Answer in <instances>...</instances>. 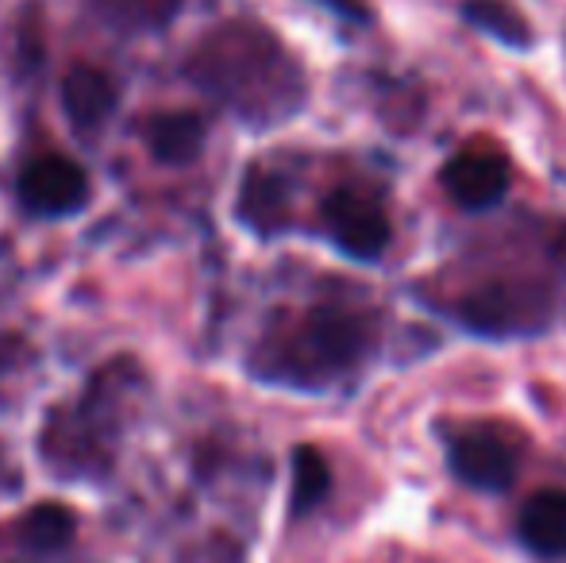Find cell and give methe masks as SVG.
Returning <instances> with one entry per match:
<instances>
[{"label":"cell","mask_w":566,"mask_h":563,"mask_svg":"<svg viewBox=\"0 0 566 563\" xmlns=\"http://www.w3.org/2000/svg\"><path fill=\"white\" fill-rule=\"evenodd\" d=\"M454 267H443L417 298L459 332L493 344L539 340L566 313V220L501 225Z\"/></svg>","instance_id":"6da1fadb"},{"label":"cell","mask_w":566,"mask_h":563,"mask_svg":"<svg viewBox=\"0 0 566 563\" xmlns=\"http://www.w3.org/2000/svg\"><path fill=\"white\" fill-rule=\"evenodd\" d=\"M386 347V309L366 285H339L297 309H277L247 352V375L262 386L332 394L355 386Z\"/></svg>","instance_id":"7a4b0ae2"},{"label":"cell","mask_w":566,"mask_h":563,"mask_svg":"<svg viewBox=\"0 0 566 563\" xmlns=\"http://www.w3.org/2000/svg\"><path fill=\"white\" fill-rule=\"evenodd\" d=\"M186 77L251 128H277L308 101L301 59L274 31L251 20H228L197 39Z\"/></svg>","instance_id":"3957f363"},{"label":"cell","mask_w":566,"mask_h":563,"mask_svg":"<svg viewBox=\"0 0 566 563\" xmlns=\"http://www.w3.org/2000/svg\"><path fill=\"white\" fill-rule=\"evenodd\" d=\"M139 386V367L132 359H113L101 375L90 378L82 398L54 406L39 432L43 463L59 479H105L116 463L132 394Z\"/></svg>","instance_id":"277c9868"},{"label":"cell","mask_w":566,"mask_h":563,"mask_svg":"<svg viewBox=\"0 0 566 563\" xmlns=\"http://www.w3.org/2000/svg\"><path fill=\"white\" fill-rule=\"evenodd\" d=\"M321 236L355 263H378L394 243V220H389L381 189L366 181H343L321 197Z\"/></svg>","instance_id":"5b68a950"},{"label":"cell","mask_w":566,"mask_h":563,"mask_svg":"<svg viewBox=\"0 0 566 563\" xmlns=\"http://www.w3.org/2000/svg\"><path fill=\"white\" fill-rule=\"evenodd\" d=\"M443 459L454 482L478 494H505L521 471V444L497 425H454L443 432Z\"/></svg>","instance_id":"8992f818"},{"label":"cell","mask_w":566,"mask_h":563,"mask_svg":"<svg viewBox=\"0 0 566 563\" xmlns=\"http://www.w3.org/2000/svg\"><path fill=\"white\" fill-rule=\"evenodd\" d=\"M509 181H513L509 158L501 155L493 143H467L462 150H454L440 170L443 194H448L462 212L497 209L509 194Z\"/></svg>","instance_id":"52a82bcc"},{"label":"cell","mask_w":566,"mask_h":563,"mask_svg":"<svg viewBox=\"0 0 566 563\" xmlns=\"http://www.w3.org/2000/svg\"><path fill=\"white\" fill-rule=\"evenodd\" d=\"M15 194H20V205L31 217L62 220L90 205V178H85V170L74 158L39 155L20 170Z\"/></svg>","instance_id":"ba28073f"},{"label":"cell","mask_w":566,"mask_h":563,"mask_svg":"<svg viewBox=\"0 0 566 563\" xmlns=\"http://www.w3.org/2000/svg\"><path fill=\"white\" fill-rule=\"evenodd\" d=\"M235 217L243 220L247 232L254 236H282L293 225V197L290 181L282 170L266 163H254L239 181L235 197Z\"/></svg>","instance_id":"9c48e42d"},{"label":"cell","mask_w":566,"mask_h":563,"mask_svg":"<svg viewBox=\"0 0 566 563\" xmlns=\"http://www.w3.org/2000/svg\"><path fill=\"white\" fill-rule=\"evenodd\" d=\"M513 536L532 560L563 563L566 560V490L547 487L536 490L516 513Z\"/></svg>","instance_id":"30bf717a"},{"label":"cell","mask_w":566,"mask_h":563,"mask_svg":"<svg viewBox=\"0 0 566 563\" xmlns=\"http://www.w3.org/2000/svg\"><path fill=\"white\" fill-rule=\"evenodd\" d=\"M119 105L116 82L97 66H74L62 82V113L77 136H101Z\"/></svg>","instance_id":"8fae6325"},{"label":"cell","mask_w":566,"mask_h":563,"mask_svg":"<svg viewBox=\"0 0 566 563\" xmlns=\"http://www.w3.org/2000/svg\"><path fill=\"white\" fill-rule=\"evenodd\" d=\"M143 139L163 166H189L205 150V121L197 113H158L143 124Z\"/></svg>","instance_id":"7c38bea8"},{"label":"cell","mask_w":566,"mask_h":563,"mask_svg":"<svg viewBox=\"0 0 566 563\" xmlns=\"http://www.w3.org/2000/svg\"><path fill=\"white\" fill-rule=\"evenodd\" d=\"M462 20L470 28L485 31L490 39H497L501 46H513V51H528L536 43L532 35V23L524 20V12L513 0H462L459 4Z\"/></svg>","instance_id":"4fadbf2b"},{"label":"cell","mask_w":566,"mask_h":563,"mask_svg":"<svg viewBox=\"0 0 566 563\" xmlns=\"http://www.w3.org/2000/svg\"><path fill=\"white\" fill-rule=\"evenodd\" d=\"M90 4H93V15H97L108 31H119V35L163 31L166 23L181 12V0H90Z\"/></svg>","instance_id":"5bb4252c"},{"label":"cell","mask_w":566,"mask_h":563,"mask_svg":"<svg viewBox=\"0 0 566 563\" xmlns=\"http://www.w3.org/2000/svg\"><path fill=\"white\" fill-rule=\"evenodd\" d=\"M332 494V467L321 456V448L313 444H297L293 448V494H290V513L293 518H308L324 505V498Z\"/></svg>","instance_id":"9a60e30c"},{"label":"cell","mask_w":566,"mask_h":563,"mask_svg":"<svg viewBox=\"0 0 566 563\" xmlns=\"http://www.w3.org/2000/svg\"><path fill=\"white\" fill-rule=\"evenodd\" d=\"M77 533V518L70 505L62 502H39L35 510L23 513L20 521V541L23 549L39 552V556H51V552H62Z\"/></svg>","instance_id":"2e32d148"},{"label":"cell","mask_w":566,"mask_h":563,"mask_svg":"<svg viewBox=\"0 0 566 563\" xmlns=\"http://www.w3.org/2000/svg\"><path fill=\"white\" fill-rule=\"evenodd\" d=\"M316 4L332 8V12L343 15V20H355V23H366V20H370V12H366L363 0H316Z\"/></svg>","instance_id":"e0dca14e"}]
</instances>
